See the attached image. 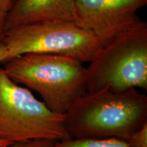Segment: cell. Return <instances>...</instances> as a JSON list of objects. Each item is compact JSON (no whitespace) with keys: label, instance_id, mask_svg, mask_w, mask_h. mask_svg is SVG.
Segmentation results:
<instances>
[{"label":"cell","instance_id":"6da1fadb","mask_svg":"<svg viewBox=\"0 0 147 147\" xmlns=\"http://www.w3.org/2000/svg\"><path fill=\"white\" fill-rule=\"evenodd\" d=\"M147 124V96L137 89L87 93L65 114L71 138L127 140Z\"/></svg>","mask_w":147,"mask_h":147},{"label":"cell","instance_id":"7a4b0ae2","mask_svg":"<svg viewBox=\"0 0 147 147\" xmlns=\"http://www.w3.org/2000/svg\"><path fill=\"white\" fill-rule=\"evenodd\" d=\"M4 63L3 69L13 81L38 93L54 113L65 115L87 93V67L69 57L27 53Z\"/></svg>","mask_w":147,"mask_h":147},{"label":"cell","instance_id":"3957f363","mask_svg":"<svg viewBox=\"0 0 147 147\" xmlns=\"http://www.w3.org/2000/svg\"><path fill=\"white\" fill-rule=\"evenodd\" d=\"M70 138L65 127V115L51 111L0 68V140L14 144L35 139L59 142Z\"/></svg>","mask_w":147,"mask_h":147},{"label":"cell","instance_id":"277c9868","mask_svg":"<svg viewBox=\"0 0 147 147\" xmlns=\"http://www.w3.org/2000/svg\"><path fill=\"white\" fill-rule=\"evenodd\" d=\"M147 89V23L102 47L87 67V92Z\"/></svg>","mask_w":147,"mask_h":147},{"label":"cell","instance_id":"5b68a950","mask_svg":"<svg viewBox=\"0 0 147 147\" xmlns=\"http://www.w3.org/2000/svg\"><path fill=\"white\" fill-rule=\"evenodd\" d=\"M0 44L5 51L3 63L27 53L63 55L90 63L102 49L94 35L74 21L10 27L3 31Z\"/></svg>","mask_w":147,"mask_h":147},{"label":"cell","instance_id":"8992f818","mask_svg":"<svg viewBox=\"0 0 147 147\" xmlns=\"http://www.w3.org/2000/svg\"><path fill=\"white\" fill-rule=\"evenodd\" d=\"M79 26L91 32L102 47L144 23L138 12L147 0H76Z\"/></svg>","mask_w":147,"mask_h":147},{"label":"cell","instance_id":"52a82bcc","mask_svg":"<svg viewBox=\"0 0 147 147\" xmlns=\"http://www.w3.org/2000/svg\"><path fill=\"white\" fill-rule=\"evenodd\" d=\"M75 1L15 0L5 19L3 31L10 27L27 24L74 22Z\"/></svg>","mask_w":147,"mask_h":147},{"label":"cell","instance_id":"ba28073f","mask_svg":"<svg viewBox=\"0 0 147 147\" xmlns=\"http://www.w3.org/2000/svg\"><path fill=\"white\" fill-rule=\"evenodd\" d=\"M56 147H130L124 140L70 138L57 142Z\"/></svg>","mask_w":147,"mask_h":147},{"label":"cell","instance_id":"9c48e42d","mask_svg":"<svg viewBox=\"0 0 147 147\" xmlns=\"http://www.w3.org/2000/svg\"><path fill=\"white\" fill-rule=\"evenodd\" d=\"M130 147H147V124L127 140Z\"/></svg>","mask_w":147,"mask_h":147},{"label":"cell","instance_id":"30bf717a","mask_svg":"<svg viewBox=\"0 0 147 147\" xmlns=\"http://www.w3.org/2000/svg\"><path fill=\"white\" fill-rule=\"evenodd\" d=\"M57 141L45 139H35L14 143L10 147H56Z\"/></svg>","mask_w":147,"mask_h":147},{"label":"cell","instance_id":"8fae6325","mask_svg":"<svg viewBox=\"0 0 147 147\" xmlns=\"http://www.w3.org/2000/svg\"><path fill=\"white\" fill-rule=\"evenodd\" d=\"M14 1L15 0H0V38L3 32L5 19Z\"/></svg>","mask_w":147,"mask_h":147},{"label":"cell","instance_id":"7c38bea8","mask_svg":"<svg viewBox=\"0 0 147 147\" xmlns=\"http://www.w3.org/2000/svg\"><path fill=\"white\" fill-rule=\"evenodd\" d=\"M5 58V51L4 48L0 44V63H3Z\"/></svg>","mask_w":147,"mask_h":147},{"label":"cell","instance_id":"4fadbf2b","mask_svg":"<svg viewBox=\"0 0 147 147\" xmlns=\"http://www.w3.org/2000/svg\"><path fill=\"white\" fill-rule=\"evenodd\" d=\"M12 144H13L11 142H7V141L3 140H0V147H9Z\"/></svg>","mask_w":147,"mask_h":147},{"label":"cell","instance_id":"5bb4252c","mask_svg":"<svg viewBox=\"0 0 147 147\" xmlns=\"http://www.w3.org/2000/svg\"><path fill=\"white\" fill-rule=\"evenodd\" d=\"M9 147H10V146H9Z\"/></svg>","mask_w":147,"mask_h":147}]
</instances>
